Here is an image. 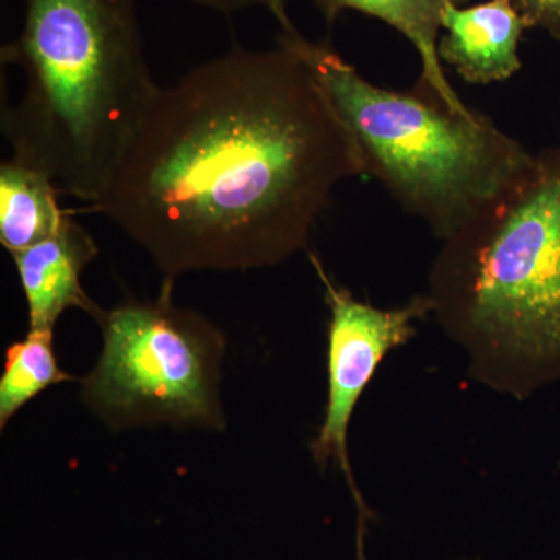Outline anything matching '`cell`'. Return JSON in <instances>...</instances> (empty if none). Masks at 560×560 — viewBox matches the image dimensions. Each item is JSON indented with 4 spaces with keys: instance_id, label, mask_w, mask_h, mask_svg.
<instances>
[{
    "instance_id": "6da1fadb",
    "label": "cell",
    "mask_w": 560,
    "mask_h": 560,
    "mask_svg": "<svg viewBox=\"0 0 560 560\" xmlns=\"http://www.w3.org/2000/svg\"><path fill=\"white\" fill-rule=\"evenodd\" d=\"M355 138L311 66L276 38L234 47L161 88L109 189L113 221L165 279L275 267L307 248Z\"/></svg>"
},
{
    "instance_id": "7a4b0ae2",
    "label": "cell",
    "mask_w": 560,
    "mask_h": 560,
    "mask_svg": "<svg viewBox=\"0 0 560 560\" xmlns=\"http://www.w3.org/2000/svg\"><path fill=\"white\" fill-rule=\"evenodd\" d=\"M2 65L24 73L20 102L2 108L10 160L97 205L161 92L136 0H25Z\"/></svg>"
},
{
    "instance_id": "3957f363",
    "label": "cell",
    "mask_w": 560,
    "mask_h": 560,
    "mask_svg": "<svg viewBox=\"0 0 560 560\" xmlns=\"http://www.w3.org/2000/svg\"><path fill=\"white\" fill-rule=\"evenodd\" d=\"M427 296L474 381L525 399L560 378V145L442 241Z\"/></svg>"
},
{
    "instance_id": "277c9868",
    "label": "cell",
    "mask_w": 560,
    "mask_h": 560,
    "mask_svg": "<svg viewBox=\"0 0 560 560\" xmlns=\"http://www.w3.org/2000/svg\"><path fill=\"white\" fill-rule=\"evenodd\" d=\"M279 39L311 66L355 138L364 175L383 184L405 212L447 241L514 183L534 153L485 114L453 113L420 91L371 83L329 44L305 38L293 24Z\"/></svg>"
},
{
    "instance_id": "5b68a950",
    "label": "cell",
    "mask_w": 560,
    "mask_h": 560,
    "mask_svg": "<svg viewBox=\"0 0 560 560\" xmlns=\"http://www.w3.org/2000/svg\"><path fill=\"white\" fill-rule=\"evenodd\" d=\"M175 280L154 301L103 312L101 359L81 399L110 430L139 425L224 430L220 366L226 340L200 313L173 304Z\"/></svg>"
},
{
    "instance_id": "8992f818",
    "label": "cell",
    "mask_w": 560,
    "mask_h": 560,
    "mask_svg": "<svg viewBox=\"0 0 560 560\" xmlns=\"http://www.w3.org/2000/svg\"><path fill=\"white\" fill-rule=\"evenodd\" d=\"M311 261L323 282L330 313L327 330V404L323 423L311 442V452L316 466L324 470L335 463L348 481L360 515L361 559V528L364 522L370 521L371 511L364 503L350 466L349 427L364 390L371 385L383 360L416 337V323L433 313V307L427 294L412 298L401 307H375L335 282L316 254H311Z\"/></svg>"
},
{
    "instance_id": "52a82bcc",
    "label": "cell",
    "mask_w": 560,
    "mask_h": 560,
    "mask_svg": "<svg viewBox=\"0 0 560 560\" xmlns=\"http://www.w3.org/2000/svg\"><path fill=\"white\" fill-rule=\"evenodd\" d=\"M97 254L90 232L69 215L49 238L11 256L27 301L31 330H54L69 308L102 318L105 311L88 296L80 280Z\"/></svg>"
},
{
    "instance_id": "ba28073f",
    "label": "cell",
    "mask_w": 560,
    "mask_h": 560,
    "mask_svg": "<svg viewBox=\"0 0 560 560\" xmlns=\"http://www.w3.org/2000/svg\"><path fill=\"white\" fill-rule=\"evenodd\" d=\"M528 28L514 0L477 5L447 3L441 18L438 54L467 83L510 80L522 69L521 40Z\"/></svg>"
},
{
    "instance_id": "9c48e42d",
    "label": "cell",
    "mask_w": 560,
    "mask_h": 560,
    "mask_svg": "<svg viewBox=\"0 0 560 560\" xmlns=\"http://www.w3.org/2000/svg\"><path fill=\"white\" fill-rule=\"evenodd\" d=\"M470 0H315L329 24L342 11H359L366 16L385 22L405 36L419 54L422 72L419 90L440 101L453 113L474 116L477 109L463 102L445 75L438 44L441 36V18L447 3L464 7Z\"/></svg>"
},
{
    "instance_id": "30bf717a",
    "label": "cell",
    "mask_w": 560,
    "mask_h": 560,
    "mask_svg": "<svg viewBox=\"0 0 560 560\" xmlns=\"http://www.w3.org/2000/svg\"><path fill=\"white\" fill-rule=\"evenodd\" d=\"M57 184L46 173L9 160L0 165V243L11 256L60 230L70 213L60 208Z\"/></svg>"
},
{
    "instance_id": "8fae6325",
    "label": "cell",
    "mask_w": 560,
    "mask_h": 560,
    "mask_svg": "<svg viewBox=\"0 0 560 560\" xmlns=\"http://www.w3.org/2000/svg\"><path fill=\"white\" fill-rule=\"evenodd\" d=\"M75 381L62 371L54 350V330H28L24 340L5 350L0 377V429L43 390Z\"/></svg>"
},
{
    "instance_id": "7c38bea8",
    "label": "cell",
    "mask_w": 560,
    "mask_h": 560,
    "mask_svg": "<svg viewBox=\"0 0 560 560\" xmlns=\"http://www.w3.org/2000/svg\"><path fill=\"white\" fill-rule=\"evenodd\" d=\"M528 28H541L560 39V0H514Z\"/></svg>"
},
{
    "instance_id": "4fadbf2b",
    "label": "cell",
    "mask_w": 560,
    "mask_h": 560,
    "mask_svg": "<svg viewBox=\"0 0 560 560\" xmlns=\"http://www.w3.org/2000/svg\"><path fill=\"white\" fill-rule=\"evenodd\" d=\"M206 9L220 11V13H237L248 9H264L270 11L279 27H289L293 24L289 16V0H194Z\"/></svg>"
}]
</instances>
